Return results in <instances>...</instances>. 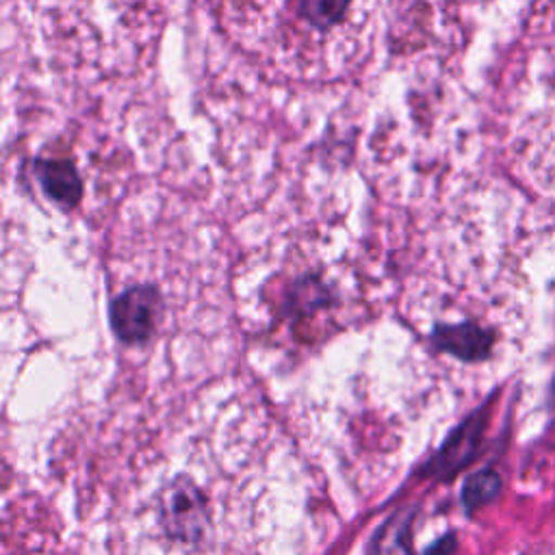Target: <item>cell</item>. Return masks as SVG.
Masks as SVG:
<instances>
[{
  "label": "cell",
  "mask_w": 555,
  "mask_h": 555,
  "mask_svg": "<svg viewBox=\"0 0 555 555\" xmlns=\"http://www.w3.org/2000/svg\"><path fill=\"white\" fill-rule=\"evenodd\" d=\"M160 531L178 544H197L208 531V499L189 477H176L156 501Z\"/></svg>",
  "instance_id": "cell-1"
},
{
  "label": "cell",
  "mask_w": 555,
  "mask_h": 555,
  "mask_svg": "<svg viewBox=\"0 0 555 555\" xmlns=\"http://www.w3.org/2000/svg\"><path fill=\"white\" fill-rule=\"evenodd\" d=\"M160 297L152 286H132L111 304V327L124 343H141L154 334Z\"/></svg>",
  "instance_id": "cell-2"
},
{
  "label": "cell",
  "mask_w": 555,
  "mask_h": 555,
  "mask_svg": "<svg viewBox=\"0 0 555 555\" xmlns=\"http://www.w3.org/2000/svg\"><path fill=\"white\" fill-rule=\"evenodd\" d=\"M486 416H488V408L483 405L481 410L470 414L464 423H460L453 429V434L447 438V442L440 447L438 455L431 462V470L438 477H444V479L453 477L455 473H460L464 466L473 462L483 440Z\"/></svg>",
  "instance_id": "cell-3"
},
{
  "label": "cell",
  "mask_w": 555,
  "mask_h": 555,
  "mask_svg": "<svg viewBox=\"0 0 555 555\" xmlns=\"http://www.w3.org/2000/svg\"><path fill=\"white\" fill-rule=\"evenodd\" d=\"M35 173L43 193L59 206H76L82 197V180L78 169L67 158H37Z\"/></svg>",
  "instance_id": "cell-4"
},
{
  "label": "cell",
  "mask_w": 555,
  "mask_h": 555,
  "mask_svg": "<svg viewBox=\"0 0 555 555\" xmlns=\"http://www.w3.org/2000/svg\"><path fill=\"white\" fill-rule=\"evenodd\" d=\"M434 343L462 360H481L490 353L494 336L490 330L477 323H457V325H442L434 332Z\"/></svg>",
  "instance_id": "cell-5"
},
{
  "label": "cell",
  "mask_w": 555,
  "mask_h": 555,
  "mask_svg": "<svg viewBox=\"0 0 555 555\" xmlns=\"http://www.w3.org/2000/svg\"><path fill=\"white\" fill-rule=\"evenodd\" d=\"M501 477L499 473L483 468L473 473L470 477H466L464 486H462V503L466 507V512H477L483 505H488L490 501H494L501 492Z\"/></svg>",
  "instance_id": "cell-6"
},
{
  "label": "cell",
  "mask_w": 555,
  "mask_h": 555,
  "mask_svg": "<svg viewBox=\"0 0 555 555\" xmlns=\"http://www.w3.org/2000/svg\"><path fill=\"white\" fill-rule=\"evenodd\" d=\"M351 0H299V15L317 30H330L347 17Z\"/></svg>",
  "instance_id": "cell-7"
},
{
  "label": "cell",
  "mask_w": 555,
  "mask_h": 555,
  "mask_svg": "<svg viewBox=\"0 0 555 555\" xmlns=\"http://www.w3.org/2000/svg\"><path fill=\"white\" fill-rule=\"evenodd\" d=\"M408 522L403 516H395L379 533L371 546V555H408Z\"/></svg>",
  "instance_id": "cell-8"
},
{
  "label": "cell",
  "mask_w": 555,
  "mask_h": 555,
  "mask_svg": "<svg viewBox=\"0 0 555 555\" xmlns=\"http://www.w3.org/2000/svg\"><path fill=\"white\" fill-rule=\"evenodd\" d=\"M548 399H551V405L555 408V377H553V384H551V392H548Z\"/></svg>",
  "instance_id": "cell-9"
}]
</instances>
